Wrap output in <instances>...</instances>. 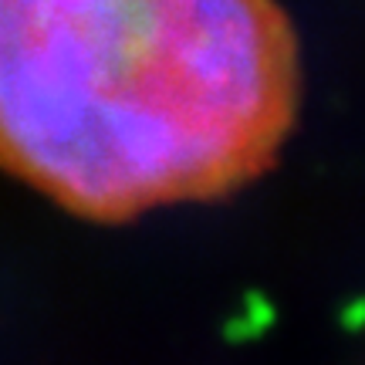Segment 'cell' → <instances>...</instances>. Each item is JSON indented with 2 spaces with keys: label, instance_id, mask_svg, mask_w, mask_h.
Here are the masks:
<instances>
[{
  "label": "cell",
  "instance_id": "cell-1",
  "mask_svg": "<svg viewBox=\"0 0 365 365\" xmlns=\"http://www.w3.org/2000/svg\"><path fill=\"white\" fill-rule=\"evenodd\" d=\"M298 102L277 0H0V170L88 220L254 182Z\"/></svg>",
  "mask_w": 365,
  "mask_h": 365
}]
</instances>
